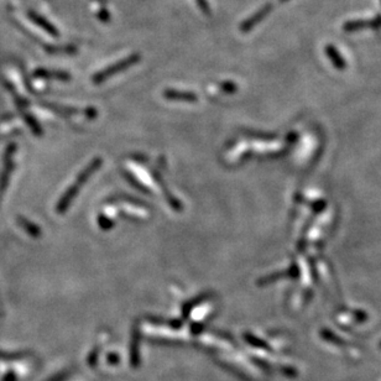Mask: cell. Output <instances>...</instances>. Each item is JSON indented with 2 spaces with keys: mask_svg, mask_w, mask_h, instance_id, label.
<instances>
[{
  "mask_svg": "<svg viewBox=\"0 0 381 381\" xmlns=\"http://www.w3.org/2000/svg\"><path fill=\"white\" fill-rule=\"evenodd\" d=\"M99 165H102V159H95L94 161L90 162V164L88 165L87 167H85V171H83V172L80 175V177H78V180H77V182H76V185L72 186V187L69 188L68 190H67L66 194H64V196L61 198L59 207H57V212L64 213V211H66V208H67V207H68V204L71 203L72 199L74 198V196L77 194V192H78V190H80V187H82L83 183H85V181H87V178L89 177V176L92 175L93 172H94L95 169H98Z\"/></svg>",
  "mask_w": 381,
  "mask_h": 381,
  "instance_id": "1",
  "label": "cell"
},
{
  "mask_svg": "<svg viewBox=\"0 0 381 381\" xmlns=\"http://www.w3.org/2000/svg\"><path fill=\"white\" fill-rule=\"evenodd\" d=\"M138 61H139V56L138 55L130 56V57H127V59H125V60H123V61H120L119 64H114V66L109 67V68L104 69L103 72H101V73H98V74H97V76H94L93 81H94V83L103 82V81L106 80V78L111 77V76H114V74L119 73L120 71H123V69L127 68V67H130V66H132V64H135Z\"/></svg>",
  "mask_w": 381,
  "mask_h": 381,
  "instance_id": "2",
  "label": "cell"
},
{
  "mask_svg": "<svg viewBox=\"0 0 381 381\" xmlns=\"http://www.w3.org/2000/svg\"><path fill=\"white\" fill-rule=\"evenodd\" d=\"M364 29H381V15L375 16L373 19H364V20H353V21H347L343 25V30L345 32H354Z\"/></svg>",
  "mask_w": 381,
  "mask_h": 381,
  "instance_id": "3",
  "label": "cell"
},
{
  "mask_svg": "<svg viewBox=\"0 0 381 381\" xmlns=\"http://www.w3.org/2000/svg\"><path fill=\"white\" fill-rule=\"evenodd\" d=\"M271 10H273V5H271V4H266V5L262 6L260 10H257L254 15L250 16L249 19H246L245 21L241 24L240 26L241 31L243 32L250 31L253 27H255L260 21H262V20H264V19L271 13Z\"/></svg>",
  "mask_w": 381,
  "mask_h": 381,
  "instance_id": "4",
  "label": "cell"
},
{
  "mask_svg": "<svg viewBox=\"0 0 381 381\" xmlns=\"http://www.w3.org/2000/svg\"><path fill=\"white\" fill-rule=\"evenodd\" d=\"M326 53H327V56H329V59L332 60V62H333V64H336L337 67H339V68H343V67L345 66L344 60H343V57L339 55L338 50H337L334 46H332V45L327 46Z\"/></svg>",
  "mask_w": 381,
  "mask_h": 381,
  "instance_id": "5",
  "label": "cell"
},
{
  "mask_svg": "<svg viewBox=\"0 0 381 381\" xmlns=\"http://www.w3.org/2000/svg\"><path fill=\"white\" fill-rule=\"evenodd\" d=\"M167 98L171 99H185V101H196V95L187 92H176V90H166L165 93Z\"/></svg>",
  "mask_w": 381,
  "mask_h": 381,
  "instance_id": "6",
  "label": "cell"
},
{
  "mask_svg": "<svg viewBox=\"0 0 381 381\" xmlns=\"http://www.w3.org/2000/svg\"><path fill=\"white\" fill-rule=\"evenodd\" d=\"M198 4L201 5V8L203 9L206 13H208V6H207V3H206V0H198Z\"/></svg>",
  "mask_w": 381,
  "mask_h": 381,
  "instance_id": "7",
  "label": "cell"
},
{
  "mask_svg": "<svg viewBox=\"0 0 381 381\" xmlns=\"http://www.w3.org/2000/svg\"><path fill=\"white\" fill-rule=\"evenodd\" d=\"M285 1H287V0H280V3H285Z\"/></svg>",
  "mask_w": 381,
  "mask_h": 381,
  "instance_id": "8",
  "label": "cell"
},
{
  "mask_svg": "<svg viewBox=\"0 0 381 381\" xmlns=\"http://www.w3.org/2000/svg\"><path fill=\"white\" fill-rule=\"evenodd\" d=\"M380 348H381V343H380Z\"/></svg>",
  "mask_w": 381,
  "mask_h": 381,
  "instance_id": "9",
  "label": "cell"
}]
</instances>
